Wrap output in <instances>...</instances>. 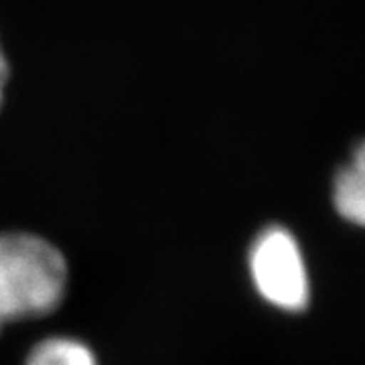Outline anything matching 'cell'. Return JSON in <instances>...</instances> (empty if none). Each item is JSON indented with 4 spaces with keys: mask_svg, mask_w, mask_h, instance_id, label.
Listing matches in <instances>:
<instances>
[{
    "mask_svg": "<svg viewBox=\"0 0 365 365\" xmlns=\"http://www.w3.org/2000/svg\"><path fill=\"white\" fill-rule=\"evenodd\" d=\"M67 290L63 254L33 234H0V329L53 313Z\"/></svg>",
    "mask_w": 365,
    "mask_h": 365,
    "instance_id": "cell-1",
    "label": "cell"
},
{
    "mask_svg": "<svg viewBox=\"0 0 365 365\" xmlns=\"http://www.w3.org/2000/svg\"><path fill=\"white\" fill-rule=\"evenodd\" d=\"M250 276L262 299L280 311L300 313L311 300V280L297 237L287 227L262 230L250 248Z\"/></svg>",
    "mask_w": 365,
    "mask_h": 365,
    "instance_id": "cell-2",
    "label": "cell"
},
{
    "mask_svg": "<svg viewBox=\"0 0 365 365\" xmlns=\"http://www.w3.org/2000/svg\"><path fill=\"white\" fill-rule=\"evenodd\" d=\"M333 203L339 215L355 225L365 220V155L364 146L357 148L351 165L343 167L335 177Z\"/></svg>",
    "mask_w": 365,
    "mask_h": 365,
    "instance_id": "cell-3",
    "label": "cell"
},
{
    "mask_svg": "<svg viewBox=\"0 0 365 365\" xmlns=\"http://www.w3.org/2000/svg\"><path fill=\"white\" fill-rule=\"evenodd\" d=\"M25 365H98L90 347L73 337H49L29 353Z\"/></svg>",
    "mask_w": 365,
    "mask_h": 365,
    "instance_id": "cell-4",
    "label": "cell"
},
{
    "mask_svg": "<svg viewBox=\"0 0 365 365\" xmlns=\"http://www.w3.org/2000/svg\"><path fill=\"white\" fill-rule=\"evenodd\" d=\"M6 81H9V63L4 59V53L0 49V106H2V93H4Z\"/></svg>",
    "mask_w": 365,
    "mask_h": 365,
    "instance_id": "cell-5",
    "label": "cell"
}]
</instances>
